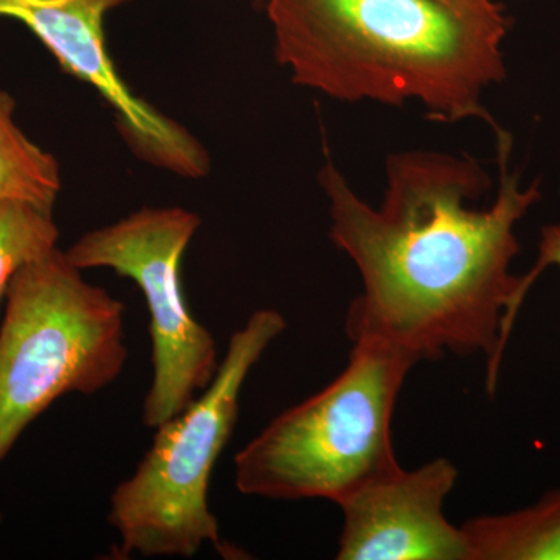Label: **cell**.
Here are the masks:
<instances>
[{
    "label": "cell",
    "mask_w": 560,
    "mask_h": 560,
    "mask_svg": "<svg viewBox=\"0 0 560 560\" xmlns=\"http://www.w3.org/2000/svg\"><path fill=\"white\" fill-rule=\"evenodd\" d=\"M512 140L497 136L500 189L480 162L436 151H401L386 161L385 197L371 208L327 161L319 184L330 202V238L355 264L363 291L349 307L350 340L407 353L416 363L447 353L488 359V393L499 383L503 329L521 276L511 264L515 226L540 200L510 172Z\"/></svg>",
    "instance_id": "obj_1"
},
{
    "label": "cell",
    "mask_w": 560,
    "mask_h": 560,
    "mask_svg": "<svg viewBox=\"0 0 560 560\" xmlns=\"http://www.w3.org/2000/svg\"><path fill=\"white\" fill-rule=\"evenodd\" d=\"M128 359L125 304L54 248L14 272L0 324V464L66 394L105 389Z\"/></svg>",
    "instance_id": "obj_4"
},
{
    "label": "cell",
    "mask_w": 560,
    "mask_h": 560,
    "mask_svg": "<svg viewBox=\"0 0 560 560\" xmlns=\"http://www.w3.org/2000/svg\"><path fill=\"white\" fill-rule=\"evenodd\" d=\"M407 353L353 341L348 366L315 396L271 420L234 459L243 495L340 503L357 489L397 470L390 423Z\"/></svg>",
    "instance_id": "obj_3"
},
{
    "label": "cell",
    "mask_w": 560,
    "mask_h": 560,
    "mask_svg": "<svg viewBox=\"0 0 560 560\" xmlns=\"http://www.w3.org/2000/svg\"><path fill=\"white\" fill-rule=\"evenodd\" d=\"M200 224L187 209L145 208L88 232L65 250L79 270L109 268L145 298L153 382L142 418L153 430L186 410L220 366L215 338L191 315L180 285V260Z\"/></svg>",
    "instance_id": "obj_6"
},
{
    "label": "cell",
    "mask_w": 560,
    "mask_h": 560,
    "mask_svg": "<svg viewBox=\"0 0 560 560\" xmlns=\"http://www.w3.org/2000/svg\"><path fill=\"white\" fill-rule=\"evenodd\" d=\"M469 560H560V488L510 514L464 523Z\"/></svg>",
    "instance_id": "obj_9"
},
{
    "label": "cell",
    "mask_w": 560,
    "mask_h": 560,
    "mask_svg": "<svg viewBox=\"0 0 560 560\" xmlns=\"http://www.w3.org/2000/svg\"><path fill=\"white\" fill-rule=\"evenodd\" d=\"M58 237L51 212L21 201L0 205V302L14 272L57 248Z\"/></svg>",
    "instance_id": "obj_11"
},
{
    "label": "cell",
    "mask_w": 560,
    "mask_h": 560,
    "mask_svg": "<svg viewBox=\"0 0 560 560\" xmlns=\"http://www.w3.org/2000/svg\"><path fill=\"white\" fill-rule=\"evenodd\" d=\"M275 55L293 83L335 101L404 106L503 131L482 92L506 75L511 20L495 0H267Z\"/></svg>",
    "instance_id": "obj_2"
},
{
    "label": "cell",
    "mask_w": 560,
    "mask_h": 560,
    "mask_svg": "<svg viewBox=\"0 0 560 560\" xmlns=\"http://www.w3.org/2000/svg\"><path fill=\"white\" fill-rule=\"evenodd\" d=\"M548 267L560 268V223L545 226L541 230L539 257H537L534 267L525 276H521L517 294H515L514 304H512L506 326H504V334H506L504 338L506 340H510L512 327H514L515 319H517L518 312H521L523 301L526 300V294Z\"/></svg>",
    "instance_id": "obj_12"
},
{
    "label": "cell",
    "mask_w": 560,
    "mask_h": 560,
    "mask_svg": "<svg viewBox=\"0 0 560 560\" xmlns=\"http://www.w3.org/2000/svg\"><path fill=\"white\" fill-rule=\"evenodd\" d=\"M60 190V164L22 132L13 98L0 91V205L21 201L51 212Z\"/></svg>",
    "instance_id": "obj_10"
},
{
    "label": "cell",
    "mask_w": 560,
    "mask_h": 560,
    "mask_svg": "<svg viewBox=\"0 0 560 560\" xmlns=\"http://www.w3.org/2000/svg\"><path fill=\"white\" fill-rule=\"evenodd\" d=\"M131 0H0V18L20 21L61 68L90 83L116 113L128 145L150 164L184 178L208 175V151L175 120L136 97L114 68L103 22Z\"/></svg>",
    "instance_id": "obj_7"
},
{
    "label": "cell",
    "mask_w": 560,
    "mask_h": 560,
    "mask_svg": "<svg viewBox=\"0 0 560 560\" xmlns=\"http://www.w3.org/2000/svg\"><path fill=\"white\" fill-rule=\"evenodd\" d=\"M458 469L438 458L368 482L338 503V560H469L463 528L445 518Z\"/></svg>",
    "instance_id": "obj_8"
},
{
    "label": "cell",
    "mask_w": 560,
    "mask_h": 560,
    "mask_svg": "<svg viewBox=\"0 0 560 560\" xmlns=\"http://www.w3.org/2000/svg\"><path fill=\"white\" fill-rule=\"evenodd\" d=\"M285 329L282 313L254 312L232 334L208 388L158 427L135 474L110 495L108 522L119 534L121 555L191 558L205 545L221 548L219 522L209 508L210 478L237 423L250 370Z\"/></svg>",
    "instance_id": "obj_5"
}]
</instances>
